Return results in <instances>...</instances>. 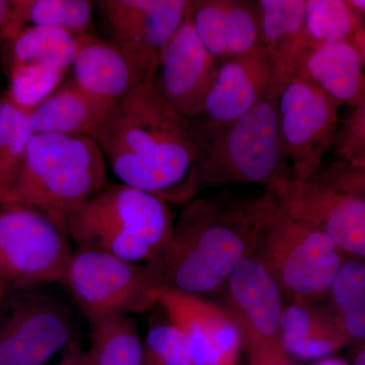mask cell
<instances>
[{
    "mask_svg": "<svg viewBox=\"0 0 365 365\" xmlns=\"http://www.w3.org/2000/svg\"><path fill=\"white\" fill-rule=\"evenodd\" d=\"M275 207L267 189L256 198L222 193L190 201L169 241L144 264L151 294L158 302L168 292L199 297L220 294L235 266L253 253Z\"/></svg>",
    "mask_w": 365,
    "mask_h": 365,
    "instance_id": "1",
    "label": "cell"
},
{
    "mask_svg": "<svg viewBox=\"0 0 365 365\" xmlns=\"http://www.w3.org/2000/svg\"><path fill=\"white\" fill-rule=\"evenodd\" d=\"M90 137L122 184L175 203L208 143L195 120L160 95L155 76L137 83Z\"/></svg>",
    "mask_w": 365,
    "mask_h": 365,
    "instance_id": "2",
    "label": "cell"
},
{
    "mask_svg": "<svg viewBox=\"0 0 365 365\" xmlns=\"http://www.w3.org/2000/svg\"><path fill=\"white\" fill-rule=\"evenodd\" d=\"M54 222L76 249L97 250L144 265L169 241L176 216L160 197L121 182L107 185Z\"/></svg>",
    "mask_w": 365,
    "mask_h": 365,
    "instance_id": "3",
    "label": "cell"
},
{
    "mask_svg": "<svg viewBox=\"0 0 365 365\" xmlns=\"http://www.w3.org/2000/svg\"><path fill=\"white\" fill-rule=\"evenodd\" d=\"M106 158L90 136L34 134L4 203L43 211L53 220L107 186Z\"/></svg>",
    "mask_w": 365,
    "mask_h": 365,
    "instance_id": "4",
    "label": "cell"
},
{
    "mask_svg": "<svg viewBox=\"0 0 365 365\" xmlns=\"http://www.w3.org/2000/svg\"><path fill=\"white\" fill-rule=\"evenodd\" d=\"M278 93L276 83L251 111L209 139L185 184L181 203L204 189L232 182L269 187L292 179L278 126Z\"/></svg>",
    "mask_w": 365,
    "mask_h": 365,
    "instance_id": "5",
    "label": "cell"
},
{
    "mask_svg": "<svg viewBox=\"0 0 365 365\" xmlns=\"http://www.w3.org/2000/svg\"><path fill=\"white\" fill-rule=\"evenodd\" d=\"M253 254L273 276L283 299L297 306L325 299L345 262L344 253L328 235L290 217L277 203L259 232Z\"/></svg>",
    "mask_w": 365,
    "mask_h": 365,
    "instance_id": "6",
    "label": "cell"
},
{
    "mask_svg": "<svg viewBox=\"0 0 365 365\" xmlns=\"http://www.w3.org/2000/svg\"><path fill=\"white\" fill-rule=\"evenodd\" d=\"M74 251L56 222L38 209L0 204V287L23 292L62 283Z\"/></svg>",
    "mask_w": 365,
    "mask_h": 365,
    "instance_id": "7",
    "label": "cell"
},
{
    "mask_svg": "<svg viewBox=\"0 0 365 365\" xmlns=\"http://www.w3.org/2000/svg\"><path fill=\"white\" fill-rule=\"evenodd\" d=\"M62 283L88 322L144 313L158 304L148 290L143 264L97 250L76 249Z\"/></svg>",
    "mask_w": 365,
    "mask_h": 365,
    "instance_id": "8",
    "label": "cell"
},
{
    "mask_svg": "<svg viewBox=\"0 0 365 365\" xmlns=\"http://www.w3.org/2000/svg\"><path fill=\"white\" fill-rule=\"evenodd\" d=\"M339 106L318 86L292 76L279 85L278 126L292 179L309 182L322 168L338 130Z\"/></svg>",
    "mask_w": 365,
    "mask_h": 365,
    "instance_id": "9",
    "label": "cell"
},
{
    "mask_svg": "<svg viewBox=\"0 0 365 365\" xmlns=\"http://www.w3.org/2000/svg\"><path fill=\"white\" fill-rule=\"evenodd\" d=\"M190 0H100L95 2L106 39L141 78L155 76L163 50L179 30Z\"/></svg>",
    "mask_w": 365,
    "mask_h": 365,
    "instance_id": "10",
    "label": "cell"
},
{
    "mask_svg": "<svg viewBox=\"0 0 365 365\" xmlns=\"http://www.w3.org/2000/svg\"><path fill=\"white\" fill-rule=\"evenodd\" d=\"M283 212L365 260V200L322 182L287 179L267 187Z\"/></svg>",
    "mask_w": 365,
    "mask_h": 365,
    "instance_id": "11",
    "label": "cell"
},
{
    "mask_svg": "<svg viewBox=\"0 0 365 365\" xmlns=\"http://www.w3.org/2000/svg\"><path fill=\"white\" fill-rule=\"evenodd\" d=\"M71 309L47 295H28L0 321V365H44L74 342Z\"/></svg>",
    "mask_w": 365,
    "mask_h": 365,
    "instance_id": "12",
    "label": "cell"
},
{
    "mask_svg": "<svg viewBox=\"0 0 365 365\" xmlns=\"http://www.w3.org/2000/svg\"><path fill=\"white\" fill-rule=\"evenodd\" d=\"M158 306L182 333L192 365H240L241 333L220 304L168 292L160 297Z\"/></svg>",
    "mask_w": 365,
    "mask_h": 365,
    "instance_id": "13",
    "label": "cell"
},
{
    "mask_svg": "<svg viewBox=\"0 0 365 365\" xmlns=\"http://www.w3.org/2000/svg\"><path fill=\"white\" fill-rule=\"evenodd\" d=\"M218 63L194 30L188 14L163 50L155 83L178 113L196 120L215 83Z\"/></svg>",
    "mask_w": 365,
    "mask_h": 365,
    "instance_id": "14",
    "label": "cell"
},
{
    "mask_svg": "<svg viewBox=\"0 0 365 365\" xmlns=\"http://www.w3.org/2000/svg\"><path fill=\"white\" fill-rule=\"evenodd\" d=\"M276 83L275 66L266 50L218 64L215 83L195 120L206 139L251 111Z\"/></svg>",
    "mask_w": 365,
    "mask_h": 365,
    "instance_id": "15",
    "label": "cell"
},
{
    "mask_svg": "<svg viewBox=\"0 0 365 365\" xmlns=\"http://www.w3.org/2000/svg\"><path fill=\"white\" fill-rule=\"evenodd\" d=\"M220 294V304L239 328L242 339L281 342L284 299L273 276L253 253L235 266Z\"/></svg>",
    "mask_w": 365,
    "mask_h": 365,
    "instance_id": "16",
    "label": "cell"
},
{
    "mask_svg": "<svg viewBox=\"0 0 365 365\" xmlns=\"http://www.w3.org/2000/svg\"><path fill=\"white\" fill-rule=\"evenodd\" d=\"M292 76L311 81L339 107L354 108L365 97L364 63L352 42L304 48L295 61Z\"/></svg>",
    "mask_w": 365,
    "mask_h": 365,
    "instance_id": "17",
    "label": "cell"
},
{
    "mask_svg": "<svg viewBox=\"0 0 365 365\" xmlns=\"http://www.w3.org/2000/svg\"><path fill=\"white\" fill-rule=\"evenodd\" d=\"M72 69L74 81L81 90L113 106L143 81L114 45L91 33L78 36Z\"/></svg>",
    "mask_w": 365,
    "mask_h": 365,
    "instance_id": "18",
    "label": "cell"
},
{
    "mask_svg": "<svg viewBox=\"0 0 365 365\" xmlns=\"http://www.w3.org/2000/svg\"><path fill=\"white\" fill-rule=\"evenodd\" d=\"M115 106L91 97L73 78L67 79L31 113V128L34 134L90 136Z\"/></svg>",
    "mask_w": 365,
    "mask_h": 365,
    "instance_id": "19",
    "label": "cell"
},
{
    "mask_svg": "<svg viewBox=\"0 0 365 365\" xmlns=\"http://www.w3.org/2000/svg\"><path fill=\"white\" fill-rule=\"evenodd\" d=\"M262 41L281 85L304 48L307 0H257Z\"/></svg>",
    "mask_w": 365,
    "mask_h": 365,
    "instance_id": "20",
    "label": "cell"
},
{
    "mask_svg": "<svg viewBox=\"0 0 365 365\" xmlns=\"http://www.w3.org/2000/svg\"><path fill=\"white\" fill-rule=\"evenodd\" d=\"M349 341L335 313H329L318 304L285 307L281 342L288 354L302 359H322Z\"/></svg>",
    "mask_w": 365,
    "mask_h": 365,
    "instance_id": "21",
    "label": "cell"
},
{
    "mask_svg": "<svg viewBox=\"0 0 365 365\" xmlns=\"http://www.w3.org/2000/svg\"><path fill=\"white\" fill-rule=\"evenodd\" d=\"M88 324V365H143V342L133 319L127 314H110Z\"/></svg>",
    "mask_w": 365,
    "mask_h": 365,
    "instance_id": "22",
    "label": "cell"
},
{
    "mask_svg": "<svg viewBox=\"0 0 365 365\" xmlns=\"http://www.w3.org/2000/svg\"><path fill=\"white\" fill-rule=\"evenodd\" d=\"M76 54L78 37L53 26H26L11 43V64L41 63L68 69Z\"/></svg>",
    "mask_w": 365,
    "mask_h": 365,
    "instance_id": "23",
    "label": "cell"
},
{
    "mask_svg": "<svg viewBox=\"0 0 365 365\" xmlns=\"http://www.w3.org/2000/svg\"><path fill=\"white\" fill-rule=\"evenodd\" d=\"M364 26L349 0H307L304 48L325 43H353Z\"/></svg>",
    "mask_w": 365,
    "mask_h": 365,
    "instance_id": "24",
    "label": "cell"
},
{
    "mask_svg": "<svg viewBox=\"0 0 365 365\" xmlns=\"http://www.w3.org/2000/svg\"><path fill=\"white\" fill-rule=\"evenodd\" d=\"M25 26H53L78 37L91 33L95 2L88 0H14Z\"/></svg>",
    "mask_w": 365,
    "mask_h": 365,
    "instance_id": "25",
    "label": "cell"
},
{
    "mask_svg": "<svg viewBox=\"0 0 365 365\" xmlns=\"http://www.w3.org/2000/svg\"><path fill=\"white\" fill-rule=\"evenodd\" d=\"M33 136L30 115L16 109L6 96L0 98V204L4 202Z\"/></svg>",
    "mask_w": 365,
    "mask_h": 365,
    "instance_id": "26",
    "label": "cell"
},
{
    "mask_svg": "<svg viewBox=\"0 0 365 365\" xmlns=\"http://www.w3.org/2000/svg\"><path fill=\"white\" fill-rule=\"evenodd\" d=\"M66 71L47 64H11L6 97L16 109L30 115L66 81Z\"/></svg>",
    "mask_w": 365,
    "mask_h": 365,
    "instance_id": "27",
    "label": "cell"
},
{
    "mask_svg": "<svg viewBox=\"0 0 365 365\" xmlns=\"http://www.w3.org/2000/svg\"><path fill=\"white\" fill-rule=\"evenodd\" d=\"M225 44L227 60L265 50L256 1L225 0Z\"/></svg>",
    "mask_w": 365,
    "mask_h": 365,
    "instance_id": "28",
    "label": "cell"
},
{
    "mask_svg": "<svg viewBox=\"0 0 365 365\" xmlns=\"http://www.w3.org/2000/svg\"><path fill=\"white\" fill-rule=\"evenodd\" d=\"M187 14L199 39L217 63L227 60L225 0H190Z\"/></svg>",
    "mask_w": 365,
    "mask_h": 365,
    "instance_id": "29",
    "label": "cell"
},
{
    "mask_svg": "<svg viewBox=\"0 0 365 365\" xmlns=\"http://www.w3.org/2000/svg\"><path fill=\"white\" fill-rule=\"evenodd\" d=\"M143 365H192L186 341L169 319L150 326L143 342Z\"/></svg>",
    "mask_w": 365,
    "mask_h": 365,
    "instance_id": "30",
    "label": "cell"
},
{
    "mask_svg": "<svg viewBox=\"0 0 365 365\" xmlns=\"http://www.w3.org/2000/svg\"><path fill=\"white\" fill-rule=\"evenodd\" d=\"M337 316L365 309V261L345 260L330 290Z\"/></svg>",
    "mask_w": 365,
    "mask_h": 365,
    "instance_id": "31",
    "label": "cell"
},
{
    "mask_svg": "<svg viewBox=\"0 0 365 365\" xmlns=\"http://www.w3.org/2000/svg\"><path fill=\"white\" fill-rule=\"evenodd\" d=\"M333 148L341 162L365 169V97L338 128Z\"/></svg>",
    "mask_w": 365,
    "mask_h": 365,
    "instance_id": "32",
    "label": "cell"
},
{
    "mask_svg": "<svg viewBox=\"0 0 365 365\" xmlns=\"http://www.w3.org/2000/svg\"><path fill=\"white\" fill-rule=\"evenodd\" d=\"M311 181H316L365 200V169L344 162L322 167Z\"/></svg>",
    "mask_w": 365,
    "mask_h": 365,
    "instance_id": "33",
    "label": "cell"
},
{
    "mask_svg": "<svg viewBox=\"0 0 365 365\" xmlns=\"http://www.w3.org/2000/svg\"><path fill=\"white\" fill-rule=\"evenodd\" d=\"M249 365H294L280 341L242 339Z\"/></svg>",
    "mask_w": 365,
    "mask_h": 365,
    "instance_id": "34",
    "label": "cell"
},
{
    "mask_svg": "<svg viewBox=\"0 0 365 365\" xmlns=\"http://www.w3.org/2000/svg\"><path fill=\"white\" fill-rule=\"evenodd\" d=\"M26 26L16 11L14 0H0V44L11 43Z\"/></svg>",
    "mask_w": 365,
    "mask_h": 365,
    "instance_id": "35",
    "label": "cell"
},
{
    "mask_svg": "<svg viewBox=\"0 0 365 365\" xmlns=\"http://www.w3.org/2000/svg\"><path fill=\"white\" fill-rule=\"evenodd\" d=\"M337 318L349 339H365V309L337 316Z\"/></svg>",
    "mask_w": 365,
    "mask_h": 365,
    "instance_id": "36",
    "label": "cell"
},
{
    "mask_svg": "<svg viewBox=\"0 0 365 365\" xmlns=\"http://www.w3.org/2000/svg\"><path fill=\"white\" fill-rule=\"evenodd\" d=\"M56 365H88L86 351L79 347L78 343L73 342L67 348L63 359Z\"/></svg>",
    "mask_w": 365,
    "mask_h": 365,
    "instance_id": "37",
    "label": "cell"
},
{
    "mask_svg": "<svg viewBox=\"0 0 365 365\" xmlns=\"http://www.w3.org/2000/svg\"><path fill=\"white\" fill-rule=\"evenodd\" d=\"M353 45L359 51L360 57H361L362 63L365 66V26L359 31L353 39Z\"/></svg>",
    "mask_w": 365,
    "mask_h": 365,
    "instance_id": "38",
    "label": "cell"
},
{
    "mask_svg": "<svg viewBox=\"0 0 365 365\" xmlns=\"http://www.w3.org/2000/svg\"><path fill=\"white\" fill-rule=\"evenodd\" d=\"M351 6L356 9L357 13L359 14L360 18H365V0H349Z\"/></svg>",
    "mask_w": 365,
    "mask_h": 365,
    "instance_id": "39",
    "label": "cell"
},
{
    "mask_svg": "<svg viewBox=\"0 0 365 365\" xmlns=\"http://www.w3.org/2000/svg\"><path fill=\"white\" fill-rule=\"evenodd\" d=\"M316 365H349L345 360L340 359H328L319 362Z\"/></svg>",
    "mask_w": 365,
    "mask_h": 365,
    "instance_id": "40",
    "label": "cell"
},
{
    "mask_svg": "<svg viewBox=\"0 0 365 365\" xmlns=\"http://www.w3.org/2000/svg\"><path fill=\"white\" fill-rule=\"evenodd\" d=\"M353 365H365V348L359 353V356L356 357L354 364Z\"/></svg>",
    "mask_w": 365,
    "mask_h": 365,
    "instance_id": "41",
    "label": "cell"
}]
</instances>
